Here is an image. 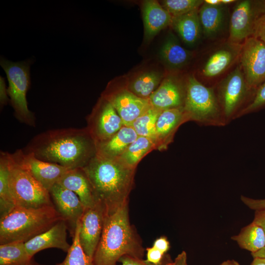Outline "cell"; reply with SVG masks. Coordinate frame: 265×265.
I'll list each match as a JSON object with an SVG mask.
<instances>
[{
    "label": "cell",
    "instance_id": "7c38bea8",
    "mask_svg": "<svg viewBox=\"0 0 265 265\" xmlns=\"http://www.w3.org/2000/svg\"><path fill=\"white\" fill-rule=\"evenodd\" d=\"M13 159L49 191L68 170L57 164L41 160L31 153L18 149L11 153Z\"/></svg>",
    "mask_w": 265,
    "mask_h": 265
},
{
    "label": "cell",
    "instance_id": "30bf717a",
    "mask_svg": "<svg viewBox=\"0 0 265 265\" xmlns=\"http://www.w3.org/2000/svg\"><path fill=\"white\" fill-rule=\"evenodd\" d=\"M241 68L250 90L265 80V43L253 36L244 42L240 52Z\"/></svg>",
    "mask_w": 265,
    "mask_h": 265
},
{
    "label": "cell",
    "instance_id": "60d3db41",
    "mask_svg": "<svg viewBox=\"0 0 265 265\" xmlns=\"http://www.w3.org/2000/svg\"><path fill=\"white\" fill-rule=\"evenodd\" d=\"M253 222L260 225L265 233V208L255 211Z\"/></svg>",
    "mask_w": 265,
    "mask_h": 265
},
{
    "label": "cell",
    "instance_id": "e0dca14e",
    "mask_svg": "<svg viewBox=\"0 0 265 265\" xmlns=\"http://www.w3.org/2000/svg\"><path fill=\"white\" fill-rule=\"evenodd\" d=\"M67 230L65 221L60 219L46 231L25 242L28 254L33 257L39 251L51 248L67 252L71 247L67 240Z\"/></svg>",
    "mask_w": 265,
    "mask_h": 265
},
{
    "label": "cell",
    "instance_id": "f1b7e54d",
    "mask_svg": "<svg viewBox=\"0 0 265 265\" xmlns=\"http://www.w3.org/2000/svg\"><path fill=\"white\" fill-rule=\"evenodd\" d=\"M155 148L156 144L153 140L146 137L138 136L117 159L126 166L136 168L142 158Z\"/></svg>",
    "mask_w": 265,
    "mask_h": 265
},
{
    "label": "cell",
    "instance_id": "4dcf8cb0",
    "mask_svg": "<svg viewBox=\"0 0 265 265\" xmlns=\"http://www.w3.org/2000/svg\"><path fill=\"white\" fill-rule=\"evenodd\" d=\"M161 111L162 110L152 106L136 118L131 126L138 136L149 138L153 140L156 144V126Z\"/></svg>",
    "mask_w": 265,
    "mask_h": 265
},
{
    "label": "cell",
    "instance_id": "e575fe53",
    "mask_svg": "<svg viewBox=\"0 0 265 265\" xmlns=\"http://www.w3.org/2000/svg\"><path fill=\"white\" fill-rule=\"evenodd\" d=\"M146 259L145 261L154 265H161L164 254L160 251L152 246L147 248Z\"/></svg>",
    "mask_w": 265,
    "mask_h": 265
},
{
    "label": "cell",
    "instance_id": "4316f807",
    "mask_svg": "<svg viewBox=\"0 0 265 265\" xmlns=\"http://www.w3.org/2000/svg\"><path fill=\"white\" fill-rule=\"evenodd\" d=\"M242 249L255 253L265 247V233L259 225L253 222L242 228L237 235L231 237Z\"/></svg>",
    "mask_w": 265,
    "mask_h": 265
},
{
    "label": "cell",
    "instance_id": "cb8c5ba5",
    "mask_svg": "<svg viewBox=\"0 0 265 265\" xmlns=\"http://www.w3.org/2000/svg\"><path fill=\"white\" fill-rule=\"evenodd\" d=\"M16 207L9 186V153H0V218Z\"/></svg>",
    "mask_w": 265,
    "mask_h": 265
},
{
    "label": "cell",
    "instance_id": "ac0fdd59",
    "mask_svg": "<svg viewBox=\"0 0 265 265\" xmlns=\"http://www.w3.org/2000/svg\"><path fill=\"white\" fill-rule=\"evenodd\" d=\"M142 12L144 37L148 41L172 24V16L157 0L144 1L142 4Z\"/></svg>",
    "mask_w": 265,
    "mask_h": 265
},
{
    "label": "cell",
    "instance_id": "d4e9b609",
    "mask_svg": "<svg viewBox=\"0 0 265 265\" xmlns=\"http://www.w3.org/2000/svg\"><path fill=\"white\" fill-rule=\"evenodd\" d=\"M163 75L155 71H147L138 75L130 80L126 87L137 96L149 99L163 80Z\"/></svg>",
    "mask_w": 265,
    "mask_h": 265
},
{
    "label": "cell",
    "instance_id": "1f68e13d",
    "mask_svg": "<svg viewBox=\"0 0 265 265\" xmlns=\"http://www.w3.org/2000/svg\"><path fill=\"white\" fill-rule=\"evenodd\" d=\"M80 221L78 223L72 243L64 260L55 265H95L93 259L84 252L79 241Z\"/></svg>",
    "mask_w": 265,
    "mask_h": 265
},
{
    "label": "cell",
    "instance_id": "9c48e42d",
    "mask_svg": "<svg viewBox=\"0 0 265 265\" xmlns=\"http://www.w3.org/2000/svg\"><path fill=\"white\" fill-rule=\"evenodd\" d=\"M86 127L95 144L114 135L124 126L113 106L101 96L86 117Z\"/></svg>",
    "mask_w": 265,
    "mask_h": 265
},
{
    "label": "cell",
    "instance_id": "ee69618b",
    "mask_svg": "<svg viewBox=\"0 0 265 265\" xmlns=\"http://www.w3.org/2000/svg\"><path fill=\"white\" fill-rule=\"evenodd\" d=\"M251 265H265V258H254Z\"/></svg>",
    "mask_w": 265,
    "mask_h": 265
},
{
    "label": "cell",
    "instance_id": "277c9868",
    "mask_svg": "<svg viewBox=\"0 0 265 265\" xmlns=\"http://www.w3.org/2000/svg\"><path fill=\"white\" fill-rule=\"evenodd\" d=\"M62 219L53 206L39 208L15 207L0 218V244L26 242Z\"/></svg>",
    "mask_w": 265,
    "mask_h": 265
},
{
    "label": "cell",
    "instance_id": "5b68a950",
    "mask_svg": "<svg viewBox=\"0 0 265 265\" xmlns=\"http://www.w3.org/2000/svg\"><path fill=\"white\" fill-rule=\"evenodd\" d=\"M0 64L6 75L7 93L14 116L21 123L35 127V115L29 109L26 100V93L30 86L31 61L12 62L1 58Z\"/></svg>",
    "mask_w": 265,
    "mask_h": 265
},
{
    "label": "cell",
    "instance_id": "836d02e7",
    "mask_svg": "<svg viewBox=\"0 0 265 265\" xmlns=\"http://www.w3.org/2000/svg\"><path fill=\"white\" fill-rule=\"evenodd\" d=\"M265 106V80L256 89L251 102L240 112V114H247L259 110Z\"/></svg>",
    "mask_w": 265,
    "mask_h": 265
},
{
    "label": "cell",
    "instance_id": "3957f363",
    "mask_svg": "<svg viewBox=\"0 0 265 265\" xmlns=\"http://www.w3.org/2000/svg\"><path fill=\"white\" fill-rule=\"evenodd\" d=\"M143 253L139 239L130 224L128 203L106 215L93 259L95 265H116L125 255L142 259Z\"/></svg>",
    "mask_w": 265,
    "mask_h": 265
},
{
    "label": "cell",
    "instance_id": "44dd1931",
    "mask_svg": "<svg viewBox=\"0 0 265 265\" xmlns=\"http://www.w3.org/2000/svg\"><path fill=\"white\" fill-rule=\"evenodd\" d=\"M57 183L76 194L85 209L96 204L91 184L82 168L68 170Z\"/></svg>",
    "mask_w": 265,
    "mask_h": 265
},
{
    "label": "cell",
    "instance_id": "7bdbcfd3",
    "mask_svg": "<svg viewBox=\"0 0 265 265\" xmlns=\"http://www.w3.org/2000/svg\"><path fill=\"white\" fill-rule=\"evenodd\" d=\"M252 256L254 258H265V247L261 250L255 252L251 253Z\"/></svg>",
    "mask_w": 265,
    "mask_h": 265
},
{
    "label": "cell",
    "instance_id": "c3c4849f",
    "mask_svg": "<svg viewBox=\"0 0 265 265\" xmlns=\"http://www.w3.org/2000/svg\"><path fill=\"white\" fill-rule=\"evenodd\" d=\"M26 265H43L39 264L32 261L31 262H30L29 263H28V264Z\"/></svg>",
    "mask_w": 265,
    "mask_h": 265
},
{
    "label": "cell",
    "instance_id": "8992f818",
    "mask_svg": "<svg viewBox=\"0 0 265 265\" xmlns=\"http://www.w3.org/2000/svg\"><path fill=\"white\" fill-rule=\"evenodd\" d=\"M186 97L183 106L187 120L205 124H223L217 99L213 90L200 82L191 75L186 82Z\"/></svg>",
    "mask_w": 265,
    "mask_h": 265
},
{
    "label": "cell",
    "instance_id": "7a4b0ae2",
    "mask_svg": "<svg viewBox=\"0 0 265 265\" xmlns=\"http://www.w3.org/2000/svg\"><path fill=\"white\" fill-rule=\"evenodd\" d=\"M91 184L96 203L106 215L128 203L135 168L129 167L118 159L95 155L82 168Z\"/></svg>",
    "mask_w": 265,
    "mask_h": 265
},
{
    "label": "cell",
    "instance_id": "4fadbf2b",
    "mask_svg": "<svg viewBox=\"0 0 265 265\" xmlns=\"http://www.w3.org/2000/svg\"><path fill=\"white\" fill-rule=\"evenodd\" d=\"M49 193L55 209L66 223L73 237L85 210L83 205L76 194L57 183L52 187Z\"/></svg>",
    "mask_w": 265,
    "mask_h": 265
},
{
    "label": "cell",
    "instance_id": "484cf974",
    "mask_svg": "<svg viewBox=\"0 0 265 265\" xmlns=\"http://www.w3.org/2000/svg\"><path fill=\"white\" fill-rule=\"evenodd\" d=\"M237 54L234 48L226 47L213 53L206 62L202 73L207 78H213L223 72L232 63Z\"/></svg>",
    "mask_w": 265,
    "mask_h": 265
},
{
    "label": "cell",
    "instance_id": "ab89813d",
    "mask_svg": "<svg viewBox=\"0 0 265 265\" xmlns=\"http://www.w3.org/2000/svg\"><path fill=\"white\" fill-rule=\"evenodd\" d=\"M0 108H2L8 102L9 103V99L7 93V88H6L3 78L1 77H0Z\"/></svg>",
    "mask_w": 265,
    "mask_h": 265
},
{
    "label": "cell",
    "instance_id": "d590c367",
    "mask_svg": "<svg viewBox=\"0 0 265 265\" xmlns=\"http://www.w3.org/2000/svg\"><path fill=\"white\" fill-rule=\"evenodd\" d=\"M241 201L248 208L255 211L265 208V199H254L241 196Z\"/></svg>",
    "mask_w": 265,
    "mask_h": 265
},
{
    "label": "cell",
    "instance_id": "6da1fadb",
    "mask_svg": "<svg viewBox=\"0 0 265 265\" xmlns=\"http://www.w3.org/2000/svg\"><path fill=\"white\" fill-rule=\"evenodd\" d=\"M43 161L67 169L82 168L96 155V144L86 127L48 130L22 149Z\"/></svg>",
    "mask_w": 265,
    "mask_h": 265
},
{
    "label": "cell",
    "instance_id": "9a60e30c",
    "mask_svg": "<svg viewBox=\"0 0 265 265\" xmlns=\"http://www.w3.org/2000/svg\"><path fill=\"white\" fill-rule=\"evenodd\" d=\"M249 90L242 69L238 66L225 78L220 86V102L226 118L233 115Z\"/></svg>",
    "mask_w": 265,
    "mask_h": 265
},
{
    "label": "cell",
    "instance_id": "8fae6325",
    "mask_svg": "<svg viewBox=\"0 0 265 265\" xmlns=\"http://www.w3.org/2000/svg\"><path fill=\"white\" fill-rule=\"evenodd\" d=\"M101 96L113 106L125 126H131L136 118L152 107L149 99L137 96L126 87L113 89L108 85Z\"/></svg>",
    "mask_w": 265,
    "mask_h": 265
},
{
    "label": "cell",
    "instance_id": "83f0119b",
    "mask_svg": "<svg viewBox=\"0 0 265 265\" xmlns=\"http://www.w3.org/2000/svg\"><path fill=\"white\" fill-rule=\"evenodd\" d=\"M222 4L211 5L204 2L198 10L202 31L207 36L216 34L221 28L224 19Z\"/></svg>",
    "mask_w": 265,
    "mask_h": 265
},
{
    "label": "cell",
    "instance_id": "ffe728a7",
    "mask_svg": "<svg viewBox=\"0 0 265 265\" xmlns=\"http://www.w3.org/2000/svg\"><path fill=\"white\" fill-rule=\"evenodd\" d=\"M138 136L131 126L124 125L110 138L95 144L96 155L108 159H117Z\"/></svg>",
    "mask_w": 265,
    "mask_h": 265
},
{
    "label": "cell",
    "instance_id": "d6a6232c",
    "mask_svg": "<svg viewBox=\"0 0 265 265\" xmlns=\"http://www.w3.org/2000/svg\"><path fill=\"white\" fill-rule=\"evenodd\" d=\"M204 2L203 0H164L161 5L175 17L198 10Z\"/></svg>",
    "mask_w": 265,
    "mask_h": 265
},
{
    "label": "cell",
    "instance_id": "f35d334b",
    "mask_svg": "<svg viewBox=\"0 0 265 265\" xmlns=\"http://www.w3.org/2000/svg\"><path fill=\"white\" fill-rule=\"evenodd\" d=\"M153 246L164 255L169 250L170 244L166 237L161 236L154 241Z\"/></svg>",
    "mask_w": 265,
    "mask_h": 265
},
{
    "label": "cell",
    "instance_id": "d6986e66",
    "mask_svg": "<svg viewBox=\"0 0 265 265\" xmlns=\"http://www.w3.org/2000/svg\"><path fill=\"white\" fill-rule=\"evenodd\" d=\"M187 121L183 107L162 110L156 126V143L159 149H164L178 127Z\"/></svg>",
    "mask_w": 265,
    "mask_h": 265
},
{
    "label": "cell",
    "instance_id": "603a6c76",
    "mask_svg": "<svg viewBox=\"0 0 265 265\" xmlns=\"http://www.w3.org/2000/svg\"><path fill=\"white\" fill-rule=\"evenodd\" d=\"M162 61L173 69L180 68L189 61L191 53L182 47L172 35L167 38L159 52Z\"/></svg>",
    "mask_w": 265,
    "mask_h": 265
},
{
    "label": "cell",
    "instance_id": "52a82bcc",
    "mask_svg": "<svg viewBox=\"0 0 265 265\" xmlns=\"http://www.w3.org/2000/svg\"><path fill=\"white\" fill-rule=\"evenodd\" d=\"M9 186L16 207L39 208L53 206L50 193L9 153Z\"/></svg>",
    "mask_w": 265,
    "mask_h": 265
},
{
    "label": "cell",
    "instance_id": "7dc6e473",
    "mask_svg": "<svg viewBox=\"0 0 265 265\" xmlns=\"http://www.w3.org/2000/svg\"><path fill=\"white\" fill-rule=\"evenodd\" d=\"M222 4H228L235 1L234 0H220Z\"/></svg>",
    "mask_w": 265,
    "mask_h": 265
},
{
    "label": "cell",
    "instance_id": "bcb514c9",
    "mask_svg": "<svg viewBox=\"0 0 265 265\" xmlns=\"http://www.w3.org/2000/svg\"><path fill=\"white\" fill-rule=\"evenodd\" d=\"M220 265H240L234 260H228L222 263Z\"/></svg>",
    "mask_w": 265,
    "mask_h": 265
},
{
    "label": "cell",
    "instance_id": "f546056e",
    "mask_svg": "<svg viewBox=\"0 0 265 265\" xmlns=\"http://www.w3.org/2000/svg\"><path fill=\"white\" fill-rule=\"evenodd\" d=\"M32 258L28 254L25 242L0 244V265H26L32 261Z\"/></svg>",
    "mask_w": 265,
    "mask_h": 265
},
{
    "label": "cell",
    "instance_id": "b9f144b4",
    "mask_svg": "<svg viewBox=\"0 0 265 265\" xmlns=\"http://www.w3.org/2000/svg\"><path fill=\"white\" fill-rule=\"evenodd\" d=\"M166 265H187L186 252L183 251L178 255L174 262L168 263Z\"/></svg>",
    "mask_w": 265,
    "mask_h": 265
},
{
    "label": "cell",
    "instance_id": "f6af8a7d",
    "mask_svg": "<svg viewBox=\"0 0 265 265\" xmlns=\"http://www.w3.org/2000/svg\"><path fill=\"white\" fill-rule=\"evenodd\" d=\"M204 2L211 5H218L222 4L220 0H206Z\"/></svg>",
    "mask_w": 265,
    "mask_h": 265
},
{
    "label": "cell",
    "instance_id": "ba28073f",
    "mask_svg": "<svg viewBox=\"0 0 265 265\" xmlns=\"http://www.w3.org/2000/svg\"><path fill=\"white\" fill-rule=\"evenodd\" d=\"M264 14L265 0H243L238 2L230 18V42L238 45L252 36L257 22Z\"/></svg>",
    "mask_w": 265,
    "mask_h": 265
},
{
    "label": "cell",
    "instance_id": "7402d4cb",
    "mask_svg": "<svg viewBox=\"0 0 265 265\" xmlns=\"http://www.w3.org/2000/svg\"><path fill=\"white\" fill-rule=\"evenodd\" d=\"M171 25L182 40L188 45L195 44L202 31L198 10L173 17Z\"/></svg>",
    "mask_w": 265,
    "mask_h": 265
},
{
    "label": "cell",
    "instance_id": "8d00e7d4",
    "mask_svg": "<svg viewBox=\"0 0 265 265\" xmlns=\"http://www.w3.org/2000/svg\"><path fill=\"white\" fill-rule=\"evenodd\" d=\"M252 36L265 43V14L257 22Z\"/></svg>",
    "mask_w": 265,
    "mask_h": 265
},
{
    "label": "cell",
    "instance_id": "74e56055",
    "mask_svg": "<svg viewBox=\"0 0 265 265\" xmlns=\"http://www.w3.org/2000/svg\"><path fill=\"white\" fill-rule=\"evenodd\" d=\"M119 262H121V265H154L146 262L145 260L128 255L122 257Z\"/></svg>",
    "mask_w": 265,
    "mask_h": 265
},
{
    "label": "cell",
    "instance_id": "2e32d148",
    "mask_svg": "<svg viewBox=\"0 0 265 265\" xmlns=\"http://www.w3.org/2000/svg\"><path fill=\"white\" fill-rule=\"evenodd\" d=\"M186 83L178 78L169 76L163 79L149 99L153 107L161 110L184 106Z\"/></svg>",
    "mask_w": 265,
    "mask_h": 265
},
{
    "label": "cell",
    "instance_id": "5bb4252c",
    "mask_svg": "<svg viewBox=\"0 0 265 265\" xmlns=\"http://www.w3.org/2000/svg\"><path fill=\"white\" fill-rule=\"evenodd\" d=\"M106 215L103 206L96 203L93 207L85 209L80 220V243L92 259L100 240Z\"/></svg>",
    "mask_w": 265,
    "mask_h": 265
}]
</instances>
